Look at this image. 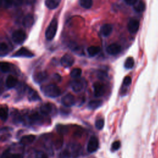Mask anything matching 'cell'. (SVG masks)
<instances>
[{
	"label": "cell",
	"mask_w": 158,
	"mask_h": 158,
	"mask_svg": "<svg viewBox=\"0 0 158 158\" xmlns=\"http://www.w3.org/2000/svg\"><path fill=\"white\" fill-rule=\"evenodd\" d=\"M41 89L46 96L52 98L58 97L61 93L60 89L54 84H49L42 86Z\"/></svg>",
	"instance_id": "1"
},
{
	"label": "cell",
	"mask_w": 158,
	"mask_h": 158,
	"mask_svg": "<svg viewBox=\"0 0 158 158\" xmlns=\"http://www.w3.org/2000/svg\"><path fill=\"white\" fill-rule=\"evenodd\" d=\"M57 20L56 19H53L48 25L45 32V37L48 40H52L54 38L57 32Z\"/></svg>",
	"instance_id": "2"
},
{
	"label": "cell",
	"mask_w": 158,
	"mask_h": 158,
	"mask_svg": "<svg viewBox=\"0 0 158 158\" xmlns=\"http://www.w3.org/2000/svg\"><path fill=\"white\" fill-rule=\"evenodd\" d=\"M13 41L18 44H22L26 39V34L22 30H17L12 35Z\"/></svg>",
	"instance_id": "3"
},
{
	"label": "cell",
	"mask_w": 158,
	"mask_h": 158,
	"mask_svg": "<svg viewBox=\"0 0 158 158\" xmlns=\"http://www.w3.org/2000/svg\"><path fill=\"white\" fill-rule=\"evenodd\" d=\"M70 87L76 93L80 92L85 86V81L81 78H75L70 82Z\"/></svg>",
	"instance_id": "4"
},
{
	"label": "cell",
	"mask_w": 158,
	"mask_h": 158,
	"mask_svg": "<svg viewBox=\"0 0 158 158\" xmlns=\"http://www.w3.org/2000/svg\"><path fill=\"white\" fill-rule=\"evenodd\" d=\"M40 113L44 116H48L51 115L52 114L56 112V109L54 105L51 103H45L43 104L40 109Z\"/></svg>",
	"instance_id": "5"
},
{
	"label": "cell",
	"mask_w": 158,
	"mask_h": 158,
	"mask_svg": "<svg viewBox=\"0 0 158 158\" xmlns=\"http://www.w3.org/2000/svg\"><path fill=\"white\" fill-rule=\"evenodd\" d=\"M98 146H99V141L98 138L94 136H92L89 138L87 144V147H86L87 151L89 153L94 152L98 150Z\"/></svg>",
	"instance_id": "6"
},
{
	"label": "cell",
	"mask_w": 158,
	"mask_h": 158,
	"mask_svg": "<svg viewBox=\"0 0 158 158\" xmlns=\"http://www.w3.org/2000/svg\"><path fill=\"white\" fill-rule=\"evenodd\" d=\"M70 151L72 154V158H78L81 152V146L79 143H73L69 146Z\"/></svg>",
	"instance_id": "7"
},
{
	"label": "cell",
	"mask_w": 158,
	"mask_h": 158,
	"mask_svg": "<svg viewBox=\"0 0 158 158\" xmlns=\"http://www.w3.org/2000/svg\"><path fill=\"white\" fill-rule=\"evenodd\" d=\"M61 103L66 107H72L75 104V97L71 94H67L62 98Z\"/></svg>",
	"instance_id": "8"
},
{
	"label": "cell",
	"mask_w": 158,
	"mask_h": 158,
	"mask_svg": "<svg viewBox=\"0 0 158 158\" xmlns=\"http://www.w3.org/2000/svg\"><path fill=\"white\" fill-rule=\"evenodd\" d=\"M93 88H94V94L96 97H101L103 96L105 93L104 85L99 81H96L94 83Z\"/></svg>",
	"instance_id": "9"
},
{
	"label": "cell",
	"mask_w": 158,
	"mask_h": 158,
	"mask_svg": "<svg viewBox=\"0 0 158 158\" xmlns=\"http://www.w3.org/2000/svg\"><path fill=\"white\" fill-rule=\"evenodd\" d=\"M74 63V58L72 56L69 54H64L61 59H60V64L61 65L65 68L71 67Z\"/></svg>",
	"instance_id": "10"
},
{
	"label": "cell",
	"mask_w": 158,
	"mask_h": 158,
	"mask_svg": "<svg viewBox=\"0 0 158 158\" xmlns=\"http://www.w3.org/2000/svg\"><path fill=\"white\" fill-rule=\"evenodd\" d=\"M139 21L135 19H130L127 25L128 30L130 33H132V34L136 33L138 31L139 29Z\"/></svg>",
	"instance_id": "11"
},
{
	"label": "cell",
	"mask_w": 158,
	"mask_h": 158,
	"mask_svg": "<svg viewBox=\"0 0 158 158\" xmlns=\"http://www.w3.org/2000/svg\"><path fill=\"white\" fill-rule=\"evenodd\" d=\"M34 54L25 48H21L15 53L12 55V57H32Z\"/></svg>",
	"instance_id": "12"
},
{
	"label": "cell",
	"mask_w": 158,
	"mask_h": 158,
	"mask_svg": "<svg viewBox=\"0 0 158 158\" xmlns=\"http://www.w3.org/2000/svg\"><path fill=\"white\" fill-rule=\"evenodd\" d=\"M48 77V74L46 72L41 71L35 73L33 75V80L36 83H41L46 80Z\"/></svg>",
	"instance_id": "13"
},
{
	"label": "cell",
	"mask_w": 158,
	"mask_h": 158,
	"mask_svg": "<svg viewBox=\"0 0 158 158\" xmlns=\"http://www.w3.org/2000/svg\"><path fill=\"white\" fill-rule=\"evenodd\" d=\"M106 51L110 55H116L121 51V46L118 44L112 43L107 47Z\"/></svg>",
	"instance_id": "14"
},
{
	"label": "cell",
	"mask_w": 158,
	"mask_h": 158,
	"mask_svg": "<svg viewBox=\"0 0 158 158\" xmlns=\"http://www.w3.org/2000/svg\"><path fill=\"white\" fill-rule=\"evenodd\" d=\"M34 23V18L31 14L26 15L22 20V25L26 28L31 27Z\"/></svg>",
	"instance_id": "15"
},
{
	"label": "cell",
	"mask_w": 158,
	"mask_h": 158,
	"mask_svg": "<svg viewBox=\"0 0 158 158\" xmlns=\"http://www.w3.org/2000/svg\"><path fill=\"white\" fill-rule=\"evenodd\" d=\"M18 83L17 79L12 75H9L6 80V88L10 89L14 88Z\"/></svg>",
	"instance_id": "16"
},
{
	"label": "cell",
	"mask_w": 158,
	"mask_h": 158,
	"mask_svg": "<svg viewBox=\"0 0 158 158\" xmlns=\"http://www.w3.org/2000/svg\"><path fill=\"white\" fill-rule=\"evenodd\" d=\"M35 136L33 135H27L23 136L20 141V143L21 144L23 145H28L30 144H31L35 139Z\"/></svg>",
	"instance_id": "17"
},
{
	"label": "cell",
	"mask_w": 158,
	"mask_h": 158,
	"mask_svg": "<svg viewBox=\"0 0 158 158\" xmlns=\"http://www.w3.org/2000/svg\"><path fill=\"white\" fill-rule=\"evenodd\" d=\"M112 30H113V28L110 24L106 23L102 25L100 29V31L104 36H108L111 34Z\"/></svg>",
	"instance_id": "18"
},
{
	"label": "cell",
	"mask_w": 158,
	"mask_h": 158,
	"mask_svg": "<svg viewBox=\"0 0 158 158\" xmlns=\"http://www.w3.org/2000/svg\"><path fill=\"white\" fill-rule=\"evenodd\" d=\"M27 96L29 101H36L40 100V98L37 92L30 88H28L27 89Z\"/></svg>",
	"instance_id": "19"
},
{
	"label": "cell",
	"mask_w": 158,
	"mask_h": 158,
	"mask_svg": "<svg viewBox=\"0 0 158 158\" xmlns=\"http://www.w3.org/2000/svg\"><path fill=\"white\" fill-rule=\"evenodd\" d=\"M42 115V114H41ZM41 115L39 114L37 112H34L32 113L31 114H30L28 117L27 118L28 120L31 122V123H38V122H40L41 120L43 118V117L41 116Z\"/></svg>",
	"instance_id": "20"
},
{
	"label": "cell",
	"mask_w": 158,
	"mask_h": 158,
	"mask_svg": "<svg viewBox=\"0 0 158 158\" xmlns=\"http://www.w3.org/2000/svg\"><path fill=\"white\" fill-rule=\"evenodd\" d=\"M60 0H45V5L49 9H54L58 7Z\"/></svg>",
	"instance_id": "21"
},
{
	"label": "cell",
	"mask_w": 158,
	"mask_h": 158,
	"mask_svg": "<svg viewBox=\"0 0 158 158\" xmlns=\"http://www.w3.org/2000/svg\"><path fill=\"white\" fill-rule=\"evenodd\" d=\"M102 101L101 100H91L88 104V107L91 110H95L101 106Z\"/></svg>",
	"instance_id": "22"
},
{
	"label": "cell",
	"mask_w": 158,
	"mask_h": 158,
	"mask_svg": "<svg viewBox=\"0 0 158 158\" xmlns=\"http://www.w3.org/2000/svg\"><path fill=\"white\" fill-rule=\"evenodd\" d=\"M2 158H23V156L18 153H12L9 150H7L3 152Z\"/></svg>",
	"instance_id": "23"
},
{
	"label": "cell",
	"mask_w": 158,
	"mask_h": 158,
	"mask_svg": "<svg viewBox=\"0 0 158 158\" xmlns=\"http://www.w3.org/2000/svg\"><path fill=\"white\" fill-rule=\"evenodd\" d=\"M9 115V110L6 106H2L0 109V117L2 121H6Z\"/></svg>",
	"instance_id": "24"
},
{
	"label": "cell",
	"mask_w": 158,
	"mask_h": 158,
	"mask_svg": "<svg viewBox=\"0 0 158 158\" xmlns=\"http://www.w3.org/2000/svg\"><path fill=\"white\" fill-rule=\"evenodd\" d=\"M100 51H101V49L98 46H92L89 47L87 49V51H88V54L91 57H93V56H95L96 55H97L100 52Z\"/></svg>",
	"instance_id": "25"
},
{
	"label": "cell",
	"mask_w": 158,
	"mask_h": 158,
	"mask_svg": "<svg viewBox=\"0 0 158 158\" xmlns=\"http://www.w3.org/2000/svg\"><path fill=\"white\" fill-rule=\"evenodd\" d=\"M133 7H134V10L136 12H141L144 11L145 9V4L143 1H138L133 6Z\"/></svg>",
	"instance_id": "26"
},
{
	"label": "cell",
	"mask_w": 158,
	"mask_h": 158,
	"mask_svg": "<svg viewBox=\"0 0 158 158\" xmlns=\"http://www.w3.org/2000/svg\"><path fill=\"white\" fill-rule=\"evenodd\" d=\"M93 0H79L80 5L85 9H90L93 6Z\"/></svg>",
	"instance_id": "27"
},
{
	"label": "cell",
	"mask_w": 158,
	"mask_h": 158,
	"mask_svg": "<svg viewBox=\"0 0 158 158\" xmlns=\"http://www.w3.org/2000/svg\"><path fill=\"white\" fill-rule=\"evenodd\" d=\"M81 75V70L80 68L73 69L70 72V76L74 78H78Z\"/></svg>",
	"instance_id": "28"
},
{
	"label": "cell",
	"mask_w": 158,
	"mask_h": 158,
	"mask_svg": "<svg viewBox=\"0 0 158 158\" xmlns=\"http://www.w3.org/2000/svg\"><path fill=\"white\" fill-rule=\"evenodd\" d=\"M134 65V59H133V57H128L124 64V67L127 69H131Z\"/></svg>",
	"instance_id": "29"
},
{
	"label": "cell",
	"mask_w": 158,
	"mask_h": 158,
	"mask_svg": "<svg viewBox=\"0 0 158 158\" xmlns=\"http://www.w3.org/2000/svg\"><path fill=\"white\" fill-rule=\"evenodd\" d=\"M59 158H72V154L70 151L67 149L62 150L59 153Z\"/></svg>",
	"instance_id": "30"
},
{
	"label": "cell",
	"mask_w": 158,
	"mask_h": 158,
	"mask_svg": "<svg viewBox=\"0 0 158 158\" xmlns=\"http://www.w3.org/2000/svg\"><path fill=\"white\" fill-rule=\"evenodd\" d=\"M9 51L8 46L5 43H1L0 44V52L1 56H5Z\"/></svg>",
	"instance_id": "31"
},
{
	"label": "cell",
	"mask_w": 158,
	"mask_h": 158,
	"mask_svg": "<svg viewBox=\"0 0 158 158\" xmlns=\"http://www.w3.org/2000/svg\"><path fill=\"white\" fill-rule=\"evenodd\" d=\"M0 67H1V72H4V73L8 72L10 69V64L6 62H1V64H0Z\"/></svg>",
	"instance_id": "32"
},
{
	"label": "cell",
	"mask_w": 158,
	"mask_h": 158,
	"mask_svg": "<svg viewBox=\"0 0 158 158\" xmlns=\"http://www.w3.org/2000/svg\"><path fill=\"white\" fill-rule=\"evenodd\" d=\"M104 125V121L103 118H98L95 122V127L98 130H101Z\"/></svg>",
	"instance_id": "33"
},
{
	"label": "cell",
	"mask_w": 158,
	"mask_h": 158,
	"mask_svg": "<svg viewBox=\"0 0 158 158\" xmlns=\"http://www.w3.org/2000/svg\"><path fill=\"white\" fill-rule=\"evenodd\" d=\"M1 6L4 8H9L13 6L12 0H1Z\"/></svg>",
	"instance_id": "34"
},
{
	"label": "cell",
	"mask_w": 158,
	"mask_h": 158,
	"mask_svg": "<svg viewBox=\"0 0 158 158\" xmlns=\"http://www.w3.org/2000/svg\"><path fill=\"white\" fill-rule=\"evenodd\" d=\"M54 144L55 148H56L57 149H60V148L62 147V144H63V139H62V138H57L56 139V141H54Z\"/></svg>",
	"instance_id": "35"
},
{
	"label": "cell",
	"mask_w": 158,
	"mask_h": 158,
	"mask_svg": "<svg viewBox=\"0 0 158 158\" xmlns=\"http://www.w3.org/2000/svg\"><path fill=\"white\" fill-rule=\"evenodd\" d=\"M35 158H48V156L42 151H38L35 153Z\"/></svg>",
	"instance_id": "36"
},
{
	"label": "cell",
	"mask_w": 158,
	"mask_h": 158,
	"mask_svg": "<svg viewBox=\"0 0 158 158\" xmlns=\"http://www.w3.org/2000/svg\"><path fill=\"white\" fill-rule=\"evenodd\" d=\"M121 146L120 142L119 141H114L112 145H111V151H115L118 150Z\"/></svg>",
	"instance_id": "37"
},
{
	"label": "cell",
	"mask_w": 158,
	"mask_h": 158,
	"mask_svg": "<svg viewBox=\"0 0 158 158\" xmlns=\"http://www.w3.org/2000/svg\"><path fill=\"white\" fill-rule=\"evenodd\" d=\"M131 83V78L129 76H127L124 78L123 79V83L125 86H129Z\"/></svg>",
	"instance_id": "38"
},
{
	"label": "cell",
	"mask_w": 158,
	"mask_h": 158,
	"mask_svg": "<svg viewBox=\"0 0 158 158\" xmlns=\"http://www.w3.org/2000/svg\"><path fill=\"white\" fill-rule=\"evenodd\" d=\"M57 130H58V131H59V133H65L67 132L68 129H67V128L66 127H65V126H61V125H60V126L58 127Z\"/></svg>",
	"instance_id": "39"
},
{
	"label": "cell",
	"mask_w": 158,
	"mask_h": 158,
	"mask_svg": "<svg viewBox=\"0 0 158 158\" xmlns=\"http://www.w3.org/2000/svg\"><path fill=\"white\" fill-rule=\"evenodd\" d=\"M107 77V74L105 72L103 71H99L98 73V77L100 79H104L105 77Z\"/></svg>",
	"instance_id": "40"
},
{
	"label": "cell",
	"mask_w": 158,
	"mask_h": 158,
	"mask_svg": "<svg viewBox=\"0 0 158 158\" xmlns=\"http://www.w3.org/2000/svg\"><path fill=\"white\" fill-rule=\"evenodd\" d=\"M24 0H12L14 6H19L22 4Z\"/></svg>",
	"instance_id": "41"
},
{
	"label": "cell",
	"mask_w": 158,
	"mask_h": 158,
	"mask_svg": "<svg viewBox=\"0 0 158 158\" xmlns=\"http://www.w3.org/2000/svg\"><path fill=\"white\" fill-rule=\"evenodd\" d=\"M124 1L128 5L134 6L138 2V0H124Z\"/></svg>",
	"instance_id": "42"
},
{
	"label": "cell",
	"mask_w": 158,
	"mask_h": 158,
	"mask_svg": "<svg viewBox=\"0 0 158 158\" xmlns=\"http://www.w3.org/2000/svg\"><path fill=\"white\" fill-rule=\"evenodd\" d=\"M36 0H25L26 4L28 5H33L36 2Z\"/></svg>",
	"instance_id": "43"
},
{
	"label": "cell",
	"mask_w": 158,
	"mask_h": 158,
	"mask_svg": "<svg viewBox=\"0 0 158 158\" xmlns=\"http://www.w3.org/2000/svg\"><path fill=\"white\" fill-rule=\"evenodd\" d=\"M74 135H75V136H76L77 137H80L81 135H82V131L80 130H78L74 133Z\"/></svg>",
	"instance_id": "44"
}]
</instances>
